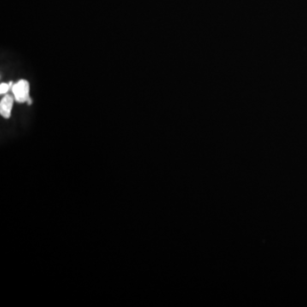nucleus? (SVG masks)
<instances>
[{"label":"nucleus","instance_id":"nucleus-3","mask_svg":"<svg viewBox=\"0 0 307 307\" xmlns=\"http://www.w3.org/2000/svg\"><path fill=\"white\" fill-rule=\"evenodd\" d=\"M12 82L9 83V84H6V83H1L0 85V93L1 94H6L7 92H9V90L12 88Z\"/></svg>","mask_w":307,"mask_h":307},{"label":"nucleus","instance_id":"nucleus-2","mask_svg":"<svg viewBox=\"0 0 307 307\" xmlns=\"http://www.w3.org/2000/svg\"><path fill=\"white\" fill-rule=\"evenodd\" d=\"M15 98L10 95H5L0 102V114L3 118L9 119L11 115L12 108Z\"/></svg>","mask_w":307,"mask_h":307},{"label":"nucleus","instance_id":"nucleus-1","mask_svg":"<svg viewBox=\"0 0 307 307\" xmlns=\"http://www.w3.org/2000/svg\"><path fill=\"white\" fill-rule=\"evenodd\" d=\"M29 83L26 80H19L15 85L12 86V92L14 95L15 100L17 103L22 104L28 102L32 103L29 98Z\"/></svg>","mask_w":307,"mask_h":307}]
</instances>
